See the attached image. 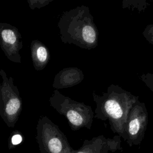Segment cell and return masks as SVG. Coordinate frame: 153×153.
Wrapping results in <instances>:
<instances>
[{
	"label": "cell",
	"mask_w": 153,
	"mask_h": 153,
	"mask_svg": "<svg viewBox=\"0 0 153 153\" xmlns=\"http://www.w3.org/2000/svg\"><path fill=\"white\" fill-rule=\"evenodd\" d=\"M92 94L96 106L94 118L108 120L112 131L123 137L129 112L139 97L114 84L110 85L102 95L95 92Z\"/></svg>",
	"instance_id": "6da1fadb"
},
{
	"label": "cell",
	"mask_w": 153,
	"mask_h": 153,
	"mask_svg": "<svg viewBox=\"0 0 153 153\" xmlns=\"http://www.w3.org/2000/svg\"><path fill=\"white\" fill-rule=\"evenodd\" d=\"M65 44L91 50L98 45L99 32L88 7L82 5L63 13L57 23Z\"/></svg>",
	"instance_id": "7a4b0ae2"
},
{
	"label": "cell",
	"mask_w": 153,
	"mask_h": 153,
	"mask_svg": "<svg viewBox=\"0 0 153 153\" xmlns=\"http://www.w3.org/2000/svg\"><path fill=\"white\" fill-rule=\"evenodd\" d=\"M49 102L51 107L66 117L72 130L76 131L84 127L91 128L94 113L90 106L73 100L57 90L53 91Z\"/></svg>",
	"instance_id": "3957f363"
},
{
	"label": "cell",
	"mask_w": 153,
	"mask_h": 153,
	"mask_svg": "<svg viewBox=\"0 0 153 153\" xmlns=\"http://www.w3.org/2000/svg\"><path fill=\"white\" fill-rule=\"evenodd\" d=\"M36 140L41 153H74L66 135L47 116L39 117L36 127Z\"/></svg>",
	"instance_id": "277c9868"
},
{
	"label": "cell",
	"mask_w": 153,
	"mask_h": 153,
	"mask_svg": "<svg viewBox=\"0 0 153 153\" xmlns=\"http://www.w3.org/2000/svg\"><path fill=\"white\" fill-rule=\"evenodd\" d=\"M0 75V116L8 127L13 128L22 111V100L13 77H8L2 69Z\"/></svg>",
	"instance_id": "5b68a950"
},
{
	"label": "cell",
	"mask_w": 153,
	"mask_h": 153,
	"mask_svg": "<svg viewBox=\"0 0 153 153\" xmlns=\"http://www.w3.org/2000/svg\"><path fill=\"white\" fill-rule=\"evenodd\" d=\"M148 123V112L145 104L137 101L128 115L123 136L130 146L140 145L144 138Z\"/></svg>",
	"instance_id": "8992f818"
},
{
	"label": "cell",
	"mask_w": 153,
	"mask_h": 153,
	"mask_svg": "<svg viewBox=\"0 0 153 153\" xmlns=\"http://www.w3.org/2000/svg\"><path fill=\"white\" fill-rule=\"evenodd\" d=\"M22 35L14 26L0 23V47L6 57L15 63H21L20 50L22 48Z\"/></svg>",
	"instance_id": "52a82bcc"
},
{
	"label": "cell",
	"mask_w": 153,
	"mask_h": 153,
	"mask_svg": "<svg viewBox=\"0 0 153 153\" xmlns=\"http://www.w3.org/2000/svg\"><path fill=\"white\" fill-rule=\"evenodd\" d=\"M122 149L120 136L116 135L109 138L99 135L90 140H85L81 148L75 150L74 153H109Z\"/></svg>",
	"instance_id": "ba28073f"
},
{
	"label": "cell",
	"mask_w": 153,
	"mask_h": 153,
	"mask_svg": "<svg viewBox=\"0 0 153 153\" xmlns=\"http://www.w3.org/2000/svg\"><path fill=\"white\" fill-rule=\"evenodd\" d=\"M84 78V75L82 71L78 68H65L55 75L53 87L56 89L71 87L81 82Z\"/></svg>",
	"instance_id": "9c48e42d"
},
{
	"label": "cell",
	"mask_w": 153,
	"mask_h": 153,
	"mask_svg": "<svg viewBox=\"0 0 153 153\" xmlns=\"http://www.w3.org/2000/svg\"><path fill=\"white\" fill-rule=\"evenodd\" d=\"M31 58L35 70L45 68L50 59V53L48 48L41 41L34 39L30 44Z\"/></svg>",
	"instance_id": "30bf717a"
},
{
	"label": "cell",
	"mask_w": 153,
	"mask_h": 153,
	"mask_svg": "<svg viewBox=\"0 0 153 153\" xmlns=\"http://www.w3.org/2000/svg\"><path fill=\"white\" fill-rule=\"evenodd\" d=\"M23 141V136L18 130L13 131L8 139V147L10 150L14 149L17 146L22 143Z\"/></svg>",
	"instance_id": "8fae6325"
},
{
	"label": "cell",
	"mask_w": 153,
	"mask_h": 153,
	"mask_svg": "<svg viewBox=\"0 0 153 153\" xmlns=\"http://www.w3.org/2000/svg\"><path fill=\"white\" fill-rule=\"evenodd\" d=\"M53 0H27V3L30 9H41L48 5Z\"/></svg>",
	"instance_id": "7c38bea8"
},
{
	"label": "cell",
	"mask_w": 153,
	"mask_h": 153,
	"mask_svg": "<svg viewBox=\"0 0 153 153\" xmlns=\"http://www.w3.org/2000/svg\"><path fill=\"white\" fill-rule=\"evenodd\" d=\"M140 78L141 80L147 86V87L153 93V74H151V73L142 74L140 76Z\"/></svg>",
	"instance_id": "4fadbf2b"
},
{
	"label": "cell",
	"mask_w": 153,
	"mask_h": 153,
	"mask_svg": "<svg viewBox=\"0 0 153 153\" xmlns=\"http://www.w3.org/2000/svg\"><path fill=\"white\" fill-rule=\"evenodd\" d=\"M142 35L150 44L153 45V23L146 26Z\"/></svg>",
	"instance_id": "5bb4252c"
}]
</instances>
